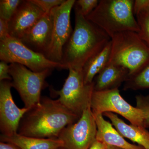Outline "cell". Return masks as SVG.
<instances>
[{"label":"cell","instance_id":"7402d4cb","mask_svg":"<svg viewBox=\"0 0 149 149\" xmlns=\"http://www.w3.org/2000/svg\"><path fill=\"white\" fill-rule=\"evenodd\" d=\"M136 107L143 112L146 128H149V95L136 96Z\"/></svg>","mask_w":149,"mask_h":149},{"label":"cell","instance_id":"e0dca14e","mask_svg":"<svg viewBox=\"0 0 149 149\" xmlns=\"http://www.w3.org/2000/svg\"><path fill=\"white\" fill-rule=\"evenodd\" d=\"M1 142L16 145L21 149H59L63 147L58 138L42 139L28 137L16 133L11 136L1 135Z\"/></svg>","mask_w":149,"mask_h":149},{"label":"cell","instance_id":"cb8c5ba5","mask_svg":"<svg viewBox=\"0 0 149 149\" xmlns=\"http://www.w3.org/2000/svg\"><path fill=\"white\" fill-rule=\"evenodd\" d=\"M45 13H49L55 8L61 5L65 0H31Z\"/></svg>","mask_w":149,"mask_h":149},{"label":"cell","instance_id":"30bf717a","mask_svg":"<svg viewBox=\"0 0 149 149\" xmlns=\"http://www.w3.org/2000/svg\"><path fill=\"white\" fill-rule=\"evenodd\" d=\"M97 126L91 106L76 122L67 126L58 139L65 149H88L96 139Z\"/></svg>","mask_w":149,"mask_h":149},{"label":"cell","instance_id":"d4e9b609","mask_svg":"<svg viewBox=\"0 0 149 149\" xmlns=\"http://www.w3.org/2000/svg\"><path fill=\"white\" fill-rule=\"evenodd\" d=\"M5 61L0 62V81L12 80L9 71V65Z\"/></svg>","mask_w":149,"mask_h":149},{"label":"cell","instance_id":"484cf974","mask_svg":"<svg viewBox=\"0 0 149 149\" xmlns=\"http://www.w3.org/2000/svg\"><path fill=\"white\" fill-rule=\"evenodd\" d=\"M8 21L0 18V42L10 37Z\"/></svg>","mask_w":149,"mask_h":149},{"label":"cell","instance_id":"8fae6325","mask_svg":"<svg viewBox=\"0 0 149 149\" xmlns=\"http://www.w3.org/2000/svg\"><path fill=\"white\" fill-rule=\"evenodd\" d=\"M12 82L0 81V130L1 135L11 136L17 133L22 118L29 109L16 105L11 92Z\"/></svg>","mask_w":149,"mask_h":149},{"label":"cell","instance_id":"277c9868","mask_svg":"<svg viewBox=\"0 0 149 149\" xmlns=\"http://www.w3.org/2000/svg\"><path fill=\"white\" fill-rule=\"evenodd\" d=\"M111 42L108 64L125 68L130 75L149 63V46L137 32L127 31L118 33L111 37Z\"/></svg>","mask_w":149,"mask_h":149},{"label":"cell","instance_id":"3957f363","mask_svg":"<svg viewBox=\"0 0 149 149\" xmlns=\"http://www.w3.org/2000/svg\"><path fill=\"white\" fill-rule=\"evenodd\" d=\"M134 2L133 0H101L86 17L111 38L124 31L139 33L140 28L133 13Z\"/></svg>","mask_w":149,"mask_h":149},{"label":"cell","instance_id":"4316f807","mask_svg":"<svg viewBox=\"0 0 149 149\" xmlns=\"http://www.w3.org/2000/svg\"><path fill=\"white\" fill-rule=\"evenodd\" d=\"M107 145L96 139L88 149H107Z\"/></svg>","mask_w":149,"mask_h":149},{"label":"cell","instance_id":"52a82bcc","mask_svg":"<svg viewBox=\"0 0 149 149\" xmlns=\"http://www.w3.org/2000/svg\"><path fill=\"white\" fill-rule=\"evenodd\" d=\"M52 70L47 69L35 72L22 65H9L12 87L18 92L24 107L30 109L40 102L41 92L46 85V79Z\"/></svg>","mask_w":149,"mask_h":149},{"label":"cell","instance_id":"f546056e","mask_svg":"<svg viewBox=\"0 0 149 149\" xmlns=\"http://www.w3.org/2000/svg\"><path fill=\"white\" fill-rule=\"evenodd\" d=\"M59 149H65L64 148H63V147H62V148H59Z\"/></svg>","mask_w":149,"mask_h":149},{"label":"cell","instance_id":"603a6c76","mask_svg":"<svg viewBox=\"0 0 149 149\" xmlns=\"http://www.w3.org/2000/svg\"><path fill=\"white\" fill-rule=\"evenodd\" d=\"M98 0H78L74 5L77 6L84 16L87 17L93 11L98 4Z\"/></svg>","mask_w":149,"mask_h":149},{"label":"cell","instance_id":"8992f818","mask_svg":"<svg viewBox=\"0 0 149 149\" xmlns=\"http://www.w3.org/2000/svg\"><path fill=\"white\" fill-rule=\"evenodd\" d=\"M0 59L7 63H17L35 72L47 69H65L62 64L52 61L42 54L24 45L19 40L9 37L0 42Z\"/></svg>","mask_w":149,"mask_h":149},{"label":"cell","instance_id":"9a60e30c","mask_svg":"<svg viewBox=\"0 0 149 149\" xmlns=\"http://www.w3.org/2000/svg\"><path fill=\"white\" fill-rule=\"evenodd\" d=\"M128 69L120 65L108 64L94 79V91L118 89L129 75Z\"/></svg>","mask_w":149,"mask_h":149},{"label":"cell","instance_id":"ffe728a7","mask_svg":"<svg viewBox=\"0 0 149 149\" xmlns=\"http://www.w3.org/2000/svg\"><path fill=\"white\" fill-rule=\"evenodd\" d=\"M147 89H149V63L138 72L129 75L123 85L124 91Z\"/></svg>","mask_w":149,"mask_h":149},{"label":"cell","instance_id":"6da1fadb","mask_svg":"<svg viewBox=\"0 0 149 149\" xmlns=\"http://www.w3.org/2000/svg\"><path fill=\"white\" fill-rule=\"evenodd\" d=\"M74 6L75 26L63 48L61 63L65 69L83 70L87 62L102 50L111 38Z\"/></svg>","mask_w":149,"mask_h":149},{"label":"cell","instance_id":"ba28073f","mask_svg":"<svg viewBox=\"0 0 149 149\" xmlns=\"http://www.w3.org/2000/svg\"><path fill=\"white\" fill-rule=\"evenodd\" d=\"M91 107L93 114L116 113L125 118L132 125L146 128L143 112L125 101L120 95L118 89L94 91Z\"/></svg>","mask_w":149,"mask_h":149},{"label":"cell","instance_id":"5bb4252c","mask_svg":"<svg viewBox=\"0 0 149 149\" xmlns=\"http://www.w3.org/2000/svg\"><path fill=\"white\" fill-rule=\"evenodd\" d=\"M97 124L96 140L107 146H113L122 149H145L139 145H134L126 141L112 124L107 121L103 115L94 114Z\"/></svg>","mask_w":149,"mask_h":149},{"label":"cell","instance_id":"ac0fdd59","mask_svg":"<svg viewBox=\"0 0 149 149\" xmlns=\"http://www.w3.org/2000/svg\"><path fill=\"white\" fill-rule=\"evenodd\" d=\"M111 40L102 50L89 60L83 68L85 84H92L97 75L108 64L111 52Z\"/></svg>","mask_w":149,"mask_h":149},{"label":"cell","instance_id":"d6986e66","mask_svg":"<svg viewBox=\"0 0 149 149\" xmlns=\"http://www.w3.org/2000/svg\"><path fill=\"white\" fill-rule=\"evenodd\" d=\"M133 13L139 24L140 37L149 47V0H136Z\"/></svg>","mask_w":149,"mask_h":149},{"label":"cell","instance_id":"83f0119b","mask_svg":"<svg viewBox=\"0 0 149 149\" xmlns=\"http://www.w3.org/2000/svg\"><path fill=\"white\" fill-rule=\"evenodd\" d=\"M0 149H21L16 145L6 142H0Z\"/></svg>","mask_w":149,"mask_h":149},{"label":"cell","instance_id":"2e32d148","mask_svg":"<svg viewBox=\"0 0 149 149\" xmlns=\"http://www.w3.org/2000/svg\"><path fill=\"white\" fill-rule=\"evenodd\" d=\"M103 115L109 118L112 124L123 137L137 143L145 149H149V131L147 128L127 124L113 113L106 112Z\"/></svg>","mask_w":149,"mask_h":149},{"label":"cell","instance_id":"9c48e42d","mask_svg":"<svg viewBox=\"0 0 149 149\" xmlns=\"http://www.w3.org/2000/svg\"><path fill=\"white\" fill-rule=\"evenodd\" d=\"M75 2V0H65L61 5L52 10L53 24L52 42L46 56L52 61L61 63L63 48L73 31L70 14Z\"/></svg>","mask_w":149,"mask_h":149},{"label":"cell","instance_id":"7c38bea8","mask_svg":"<svg viewBox=\"0 0 149 149\" xmlns=\"http://www.w3.org/2000/svg\"><path fill=\"white\" fill-rule=\"evenodd\" d=\"M53 24V15L51 11L45 14L19 40L32 50L46 57L52 42Z\"/></svg>","mask_w":149,"mask_h":149},{"label":"cell","instance_id":"4fadbf2b","mask_svg":"<svg viewBox=\"0 0 149 149\" xmlns=\"http://www.w3.org/2000/svg\"><path fill=\"white\" fill-rule=\"evenodd\" d=\"M45 13L31 0L22 1L8 22L11 37L19 40Z\"/></svg>","mask_w":149,"mask_h":149},{"label":"cell","instance_id":"5b68a950","mask_svg":"<svg viewBox=\"0 0 149 149\" xmlns=\"http://www.w3.org/2000/svg\"><path fill=\"white\" fill-rule=\"evenodd\" d=\"M68 70L69 74L61 89L56 91L51 88V91L54 95L59 96L58 100L67 109L80 118L91 106L94 81L92 84H85L83 70Z\"/></svg>","mask_w":149,"mask_h":149},{"label":"cell","instance_id":"7a4b0ae2","mask_svg":"<svg viewBox=\"0 0 149 149\" xmlns=\"http://www.w3.org/2000/svg\"><path fill=\"white\" fill-rule=\"evenodd\" d=\"M80 118L67 109L58 99L43 97L22 118L17 133L34 138H58L65 127Z\"/></svg>","mask_w":149,"mask_h":149},{"label":"cell","instance_id":"f1b7e54d","mask_svg":"<svg viewBox=\"0 0 149 149\" xmlns=\"http://www.w3.org/2000/svg\"><path fill=\"white\" fill-rule=\"evenodd\" d=\"M107 149H122L120 148H117L113 146H107Z\"/></svg>","mask_w":149,"mask_h":149},{"label":"cell","instance_id":"44dd1931","mask_svg":"<svg viewBox=\"0 0 149 149\" xmlns=\"http://www.w3.org/2000/svg\"><path fill=\"white\" fill-rule=\"evenodd\" d=\"M22 1L21 0H1L0 18L9 21Z\"/></svg>","mask_w":149,"mask_h":149}]
</instances>
